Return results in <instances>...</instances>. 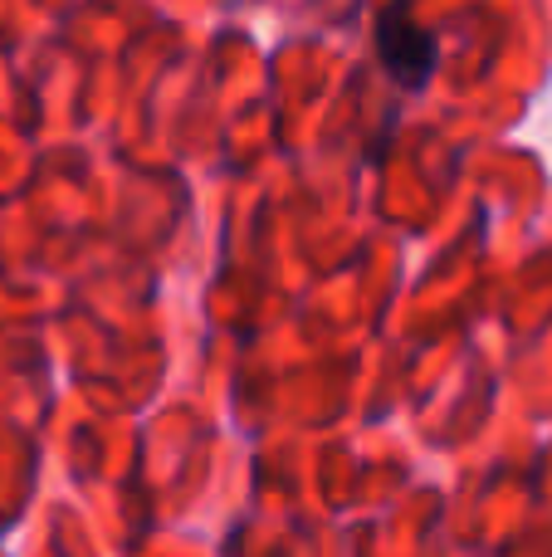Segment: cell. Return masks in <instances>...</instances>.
<instances>
[{
  "label": "cell",
  "instance_id": "cell-1",
  "mask_svg": "<svg viewBox=\"0 0 552 557\" xmlns=\"http://www.w3.org/2000/svg\"><path fill=\"white\" fill-rule=\"evenodd\" d=\"M377 39H381V54H387V64L397 69V74L406 78L411 88H416L421 78H426L430 59H436V49H430V35H421V29L411 25L406 10H387V15H381Z\"/></svg>",
  "mask_w": 552,
  "mask_h": 557
}]
</instances>
